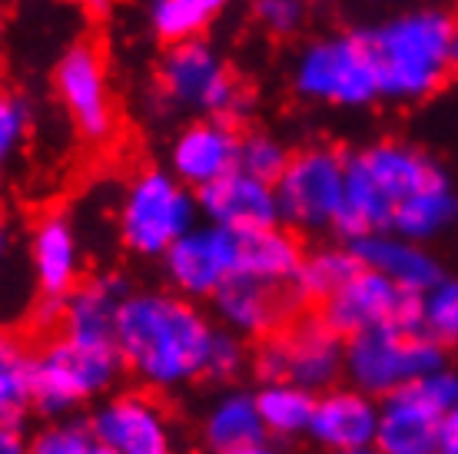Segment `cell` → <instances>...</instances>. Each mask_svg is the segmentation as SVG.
I'll use <instances>...</instances> for the list:
<instances>
[{
  "label": "cell",
  "instance_id": "cell-41",
  "mask_svg": "<svg viewBox=\"0 0 458 454\" xmlns=\"http://www.w3.org/2000/svg\"><path fill=\"white\" fill-rule=\"evenodd\" d=\"M452 57H455V63H458V21L452 23Z\"/></svg>",
  "mask_w": 458,
  "mask_h": 454
},
{
  "label": "cell",
  "instance_id": "cell-26",
  "mask_svg": "<svg viewBox=\"0 0 458 454\" xmlns=\"http://www.w3.org/2000/svg\"><path fill=\"white\" fill-rule=\"evenodd\" d=\"M256 408L263 418L266 438L269 441H299L310 434L312 411H316V395L293 382H273L259 385L256 391Z\"/></svg>",
  "mask_w": 458,
  "mask_h": 454
},
{
  "label": "cell",
  "instance_id": "cell-20",
  "mask_svg": "<svg viewBox=\"0 0 458 454\" xmlns=\"http://www.w3.org/2000/svg\"><path fill=\"white\" fill-rule=\"evenodd\" d=\"M352 256L359 259L362 269L369 273L386 275L389 282H395L399 289L412 292V296H425L436 282L445 279L442 265L432 252L425 249L422 242L402 239L395 232H372L349 242Z\"/></svg>",
  "mask_w": 458,
  "mask_h": 454
},
{
  "label": "cell",
  "instance_id": "cell-19",
  "mask_svg": "<svg viewBox=\"0 0 458 454\" xmlns=\"http://www.w3.org/2000/svg\"><path fill=\"white\" fill-rule=\"evenodd\" d=\"M378 428V401L362 395L352 385H335L316 395V411L306 441L316 444L322 454L359 451L376 444Z\"/></svg>",
  "mask_w": 458,
  "mask_h": 454
},
{
  "label": "cell",
  "instance_id": "cell-38",
  "mask_svg": "<svg viewBox=\"0 0 458 454\" xmlns=\"http://www.w3.org/2000/svg\"><path fill=\"white\" fill-rule=\"evenodd\" d=\"M11 246H13L11 219H7V213H4V206H0V269L7 265V259H11Z\"/></svg>",
  "mask_w": 458,
  "mask_h": 454
},
{
  "label": "cell",
  "instance_id": "cell-43",
  "mask_svg": "<svg viewBox=\"0 0 458 454\" xmlns=\"http://www.w3.org/2000/svg\"><path fill=\"white\" fill-rule=\"evenodd\" d=\"M93 454H116V451H110V448H104V444H97V448H93Z\"/></svg>",
  "mask_w": 458,
  "mask_h": 454
},
{
  "label": "cell",
  "instance_id": "cell-2",
  "mask_svg": "<svg viewBox=\"0 0 458 454\" xmlns=\"http://www.w3.org/2000/svg\"><path fill=\"white\" fill-rule=\"evenodd\" d=\"M442 170L422 149L382 139L345 159V203L333 232L345 246L372 232H389L395 206L442 182Z\"/></svg>",
  "mask_w": 458,
  "mask_h": 454
},
{
  "label": "cell",
  "instance_id": "cell-14",
  "mask_svg": "<svg viewBox=\"0 0 458 454\" xmlns=\"http://www.w3.org/2000/svg\"><path fill=\"white\" fill-rule=\"evenodd\" d=\"M170 292L190 302H209L219 289L240 275V232L199 223L160 259Z\"/></svg>",
  "mask_w": 458,
  "mask_h": 454
},
{
  "label": "cell",
  "instance_id": "cell-3",
  "mask_svg": "<svg viewBox=\"0 0 458 454\" xmlns=\"http://www.w3.org/2000/svg\"><path fill=\"white\" fill-rule=\"evenodd\" d=\"M452 23L442 11H412L362 34L378 80V97L422 100L445 83L452 57Z\"/></svg>",
  "mask_w": 458,
  "mask_h": 454
},
{
  "label": "cell",
  "instance_id": "cell-32",
  "mask_svg": "<svg viewBox=\"0 0 458 454\" xmlns=\"http://www.w3.org/2000/svg\"><path fill=\"white\" fill-rule=\"evenodd\" d=\"M30 123H34L30 103L23 100L21 93L0 90V182L30 137Z\"/></svg>",
  "mask_w": 458,
  "mask_h": 454
},
{
  "label": "cell",
  "instance_id": "cell-30",
  "mask_svg": "<svg viewBox=\"0 0 458 454\" xmlns=\"http://www.w3.org/2000/svg\"><path fill=\"white\" fill-rule=\"evenodd\" d=\"M422 332L442 349H458V275H445L422 296Z\"/></svg>",
  "mask_w": 458,
  "mask_h": 454
},
{
  "label": "cell",
  "instance_id": "cell-23",
  "mask_svg": "<svg viewBox=\"0 0 458 454\" xmlns=\"http://www.w3.org/2000/svg\"><path fill=\"white\" fill-rule=\"evenodd\" d=\"M266 441L269 438H266L263 418H259V408H256V395H252L250 388H223L209 401V408L203 411L199 444L209 454L242 451V448H256V444Z\"/></svg>",
  "mask_w": 458,
  "mask_h": 454
},
{
  "label": "cell",
  "instance_id": "cell-8",
  "mask_svg": "<svg viewBox=\"0 0 458 454\" xmlns=\"http://www.w3.org/2000/svg\"><path fill=\"white\" fill-rule=\"evenodd\" d=\"M160 93L173 106L203 114L207 120H233L246 110L240 80L207 37L166 46L160 60Z\"/></svg>",
  "mask_w": 458,
  "mask_h": 454
},
{
  "label": "cell",
  "instance_id": "cell-5",
  "mask_svg": "<svg viewBox=\"0 0 458 454\" xmlns=\"http://www.w3.org/2000/svg\"><path fill=\"white\" fill-rule=\"evenodd\" d=\"M196 226H199L196 193L170 170L147 166L126 182L116 209V236L130 256L163 259Z\"/></svg>",
  "mask_w": 458,
  "mask_h": 454
},
{
  "label": "cell",
  "instance_id": "cell-29",
  "mask_svg": "<svg viewBox=\"0 0 458 454\" xmlns=\"http://www.w3.org/2000/svg\"><path fill=\"white\" fill-rule=\"evenodd\" d=\"M229 7V0H153L149 4V27L166 44L193 40Z\"/></svg>",
  "mask_w": 458,
  "mask_h": 454
},
{
  "label": "cell",
  "instance_id": "cell-33",
  "mask_svg": "<svg viewBox=\"0 0 458 454\" xmlns=\"http://www.w3.org/2000/svg\"><path fill=\"white\" fill-rule=\"evenodd\" d=\"M250 358H252V349L246 345V339H240V335H233V332L216 325V339L209 345L207 375H203V382L233 388L246 372H250Z\"/></svg>",
  "mask_w": 458,
  "mask_h": 454
},
{
  "label": "cell",
  "instance_id": "cell-13",
  "mask_svg": "<svg viewBox=\"0 0 458 454\" xmlns=\"http://www.w3.org/2000/svg\"><path fill=\"white\" fill-rule=\"evenodd\" d=\"M54 90H57L60 106L67 110L70 123L81 133V139L100 147L114 137V90H110L106 60L97 46L73 44L60 54L57 67H54Z\"/></svg>",
  "mask_w": 458,
  "mask_h": 454
},
{
  "label": "cell",
  "instance_id": "cell-6",
  "mask_svg": "<svg viewBox=\"0 0 458 454\" xmlns=\"http://www.w3.org/2000/svg\"><path fill=\"white\" fill-rule=\"evenodd\" d=\"M250 372L259 385L293 382L312 395H322L343 385L345 339L326 325L319 312H302L252 345Z\"/></svg>",
  "mask_w": 458,
  "mask_h": 454
},
{
  "label": "cell",
  "instance_id": "cell-18",
  "mask_svg": "<svg viewBox=\"0 0 458 454\" xmlns=\"http://www.w3.org/2000/svg\"><path fill=\"white\" fill-rule=\"evenodd\" d=\"M199 219L229 232H256V229L283 226L276 186L256 180L250 172L233 170L223 180L209 182L196 193Z\"/></svg>",
  "mask_w": 458,
  "mask_h": 454
},
{
  "label": "cell",
  "instance_id": "cell-25",
  "mask_svg": "<svg viewBox=\"0 0 458 454\" xmlns=\"http://www.w3.org/2000/svg\"><path fill=\"white\" fill-rule=\"evenodd\" d=\"M34 415V352L0 325V425L23 428Z\"/></svg>",
  "mask_w": 458,
  "mask_h": 454
},
{
  "label": "cell",
  "instance_id": "cell-17",
  "mask_svg": "<svg viewBox=\"0 0 458 454\" xmlns=\"http://www.w3.org/2000/svg\"><path fill=\"white\" fill-rule=\"evenodd\" d=\"M242 137L229 120H196L183 126L170 147V172L190 189H207L209 182L240 170Z\"/></svg>",
  "mask_w": 458,
  "mask_h": 454
},
{
  "label": "cell",
  "instance_id": "cell-21",
  "mask_svg": "<svg viewBox=\"0 0 458 454\" xmlns=\"http://www.w3.org/2000/svg\"><path fill=\"white\" fill-rule=\"evenodd\" d=\"M442 411H436L412 385L378 401V454H436L442 438Z\"/></svg>",
  "mask_w": 458,
  "mask_h": 454
},
{
  "label": "cell",
  "instance_id": "cell-16",
  "mask_svg": "<svg viewBox=\"0 0 458 454\" xmlns=\"http://www.w3.org/2000/svg\"><path fill=\"white\" fill-rule=\"evenodd\" d=\"M27 259H30L37 296L64 302L83 282V249L73 219L67 213H57V209L44 213L30 226Z\"/></svg>",
  "mask_w": 458,
  "mask_h": 454
},
{
  "label": "cell",
  "instance_id": "cell-28",
  "mask_svg": "<svg viewBox=\"0 0 458 454\" xmlns=\"http://www.w3.org/2000/svg\"><path fill=\"white\" fill-rule=\"evenodd\" d=\"M362 265L352 256V249L339 242V246H319V249L306 252V259L299 265L296 282H293V296L296 302H316L322 306L326 298H333Z\"/></svg>",
  "mask_w": 458,
  "mask_h": 454
},
{
  "label": "cell",
  "instance_id": "cell-12",
  "mask_svg": "<svg viewBox=\"0 0 458 454\" xmlns=\"http://www.w3.org/2000/svg\"><path fill=\"white\" fill-rule=\"evenodd\" d=\"M326 325L343 339L372 329H422V296H412L386 275L359 269L349 282L319 306Z\"/></svg>",
  "mask_w": 458,
  "mask_h": 454
},
{
  "label": "cell",
  "instance_id": "cell-4",
  "mask_svg": "<svg viewBox=\"0 0 458 454\" xmlns=\"http://www.w3.org/2000/svg\"><path fill=\"white\" fill-rule=\"evenodd\" d=\"M123 375L116 341H77L57 332L34 355V415L44 421L77 418L81 408L114 395Z\"/></svg>",
  "mask_w": 458,
  "mask_h": 454
},
{
  "label": "cell",
  "instance_id": "cell-7",
  "mask_svg": "<svg viewBox=\"0 0 458 454\" xmlns=\"http://www.w3.org/2000/svg\"><path fill=\"white\" fill-rule=\"evenodd\" d=\"M445 365L448 352L422 329H372L345 339L343 382L382 401Z\"/></svg>",
  "mask_w": 458,
  "mask_h": 454
},
{
  "label": "cell",
  "instance_id": "cell-1",
  "mask_svg": "<svg viewBox=\"0 0 458 454\" xmlns=\"http://www.w3.org/2000/svg\"><path fill=\"white\" fill-rule=\"evenodd\" d=\"M213 339V315L170 289H133L116 322V352L126 375L153 395L203 382Z\"/></svg>",
  "mask_w": 458,
  "mask_h": 454
},
{
  "label": "cell",
  "instance_id": "cell-24",
  "mask_svg": "<svg viewBox=\"0 0 458 454\" xmlns=\"http://www.w3.org/2000/svg\"><path fill=\"white\" fill-rule=\"evenodd\" d=\"M306 249L293 229L269 226L256 232H240V275L259 279L266 285L293 289Z\"/></svg>",
  "mask_w": 458,
  "mask_h": 454
},
{
  "label": "cell",
  "instance_id": "cell-31",
  "mask_svg": "<svg viewBox=\"0 0 458 454\" xmlns=\"http://www.w3.org/2000/svg\"><path fill=\"white\" fill-rule=\"evenodd\" d=\"M93 448L97 441L81 418L44 421L34 434H27V454H93Z\"/></svg>",
  "mask_w": 458,
  "mask_h": 454
},
{
  "label": "cell",
  "instance_id": "cell-35",
  "mask_svg": "<svg viewBox=\"0 0 458 454\" xmlns=\"http://www.w3.org/2000/svg\"><path fill=\"white\" fill-rule=\"evenodd\" d=\"M256 21L263 23L269 34H296L302 23V4L299 0H256Z\"/></svg>",
  "mask_w": 458,
  "mask_h": 454
},
{
  "label": "cell",
  "instance_id": "cell-44",
  "mask_svg": "<svg viewBox=\"0 0 458 454\" xmlns=\"http://www.w3.org/2000/svg\"><path fill=\"white\" fill-rule=\"evenodd\" d=\"M0 37H4V17H0Z\"/></svg>",
  "mask_w": 458,
  "mask_h": 454
},
{
  "label": "cell",
  "instance_id": "cell-42",
  "mask_svg": "<svg viewBox=\"0 0 458 454\" xmlns=\"http://www.w3.org/2000/svg\"><path fill=\"white\" fill-rule=\"evenodd\" d=\"M339 454H378L376 448H359V451H339Z\"/></svg>",
  "mask_w": 458,
  "mask_h": 454
},
{
  "label": "cell",
  "instance_id": "cell-9",
  "mask_svg": "<svg viewBox=\"0 0 458 454\" xmlns=\"http://www.w3.org/2000/svg\"><path fill=\"white\" fill-rule=\"evenodd\" d=\"M345 159L333 147H306L289 156L276 182L279 219L293 232H326L345 203Z\"/></svg>",
  "mask_w": 458,
  "mask_h": 454
},
{
  "label": "cell",
  "instance_id": "cell-11",
  "mask_svg": "<svg viewBox=\"0 0 458 454\" xmlns=\"http://www.w3.org/2000/svg\"><path fill=\"white\" fill-rule=\"evenodd\" d=\"M87 428L116 454H180L176 421L147 388H116L90 408Z\"/></svg>",
  "mask_w": 458,
  "mask_h": 454
},
{
  "label": "cell",
  "instance_id": "cell-34",
  "mask_svg": "<svg viewBox=\"0 0 458 454\" xmlns=\"http://www.w3.org/2000/svg\"><path fill=\"white\" fill-rule=\"evenodd\" d=\"M289 156L293 153L286 149V143L276 139L273 133H250L240 143V170L256 176V180L269 182V186H276L279 176L286 172Z\"/></svg>",
  "mask_w": 458,
  "mask_h": 454
},
{
  "label": "cell",
  "instance_id": "cell-10",
  "mask_svg": "<svg viewBox=\"0 0 458 454\" xmlns=\"http://www.w3.org/2000/svg\"><path fill=\"white\" fill-rule=\"evenodd\" d=\"M293 87L299 97L329 106H369L378 97V80L362 34L322 37L302 46Z\"/></svg>",
  "mask_w": 458,
  "mask_h": 454
},
{
  "label": "cell",
  "instance_id": "cell-37",
  "mask_svg": "<svg viewBox=\"0 0 458 454\" xmlns=\"http://www.w3.org/2000/svg\"><path fill=\"white\" fill-rule=\"evenodd\" d=\"M0 454H27V434H23V428L0 425Z\"/></svg>",
  "mask_w": 458,
  "mask_h": 454
},
{
  "label": "cell",
  "instance_id": "cell-40",
  "mask_svg": "<svg viewBox=\"0 0 458 454\" xmlns=\"http://www.w3.org/2000/svg\"><path fill=\"white\" fill-rule=\"evenodd\" d=\"M73 4H81V7H87L93 13H104L110 7V0H73Z\"/></svg>",
  "mask_w": 458,
  "mask_h": 454
},
{
  "label": "cell",
  "instance_id": "cell-36",
  "mask_svg": "<svg viewBox=\"0 0 458 454\" xmlns=\"http://www.w3.org/2000/svg\"><path fill=\"white\" fill-rule=\"evenodd\" d=\"M436 454H458V405L442 418V438H438Z\"/></svg>",
  "mask_w": 458,
  "mask_h": 454
},
{
  "label": "cell",
  "instance_id": "cell-22",
  "mask_svg": "<svg viewBox=\"0 0 458 454\" xmlns=\"http://www.w3.org/2000/svg\"><path fill=\"white\" fill-rule=\"evenodd\" d=\"M130 292H133L130 282L116 273L83 279L64 298L60 335H70L77 341H116V322Z\"/></svg>",
  "mask_w": 458,
  "mask_h": 454
},
{
  "label": "cell",
  "instance_id": "cell-27",
  "mask_svg": "<svg viewBox=\"0 0 458 454\" xmlns=\"http://www.w3.org/2000/svg\"><path fill=\"white\" fill-rule=\"evenodd\" d=\"M455 219H458V196L452 193V186L442 180L395 206L389 232L425 246L428 239H436L438 232H445Z\"/></svg>",
  "mask_w": 458,
  "mask_h": 454
},
{
  "label": "cell",
  "instance_id": "cell-39",
  "mask_svg": "<svg viewBox=\"0 0 458 454\" xmlns=\"http://www.w3.org/2000/svg\"><path fill=\"white\" fill-rule=\"evenodd\" d=\"M229 454H286L279 444L266 441V444H256V448H242V451H229Z\"/></svg>",
  "mask_w": 458,
  "mask_h": 454
},
{
  "label": "cell",
  "instance_id": "cell-15",
  "mask_svg": "<svg viewBox=\"0 0 458 454\" xmlns=\"http://www.w3.org/2000/svg\"><path fill=\"white\" fill-rule=\"evenodd\" d=\"M293 289H279V285H266L250 275H233L216 296L209 298V315L219 329L233 332L246 341H259L273 335L293 318L296 308Z\"/></svg>",
  "mask_w": 458,
  "mask_h": 454
}]
</instances>
